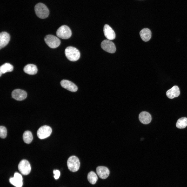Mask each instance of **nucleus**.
I'll list each match as a JSON object with an SVG mask.
<instances>
[{
    "label": "nucleus",
    "instance_id": "f257e3e1",
    "mask_svg": "<svg viewBox=\"0 0 187 187\" xmlns=\"http://www.w3.org/2000/svg\"><path fill=\"white\" fill-rule=\"evenodd\" d=\"M65 55L67 58L72 61H75L79 58L80 54L76 48L70 46L67 47L65 50Z\"/></svg>",
    "mask_w": 187,
    "mask_h": 187
},
{
    "label": "nucleus",
    "instance_id": "f03ea898",
    "mask_svg": "<svg viewBox=\"0 0 187 187\" xmlns=\"http://www.w3.org/2000/svg\"><path fill=\"white\" fill-rule=\"evenodd\" d=\"M35 13L37 16L42 19L47 17L49 14V10L47 6L44 4L39 3L35 7Z\"/></svg>",
    "mask_w": 187,
    "mask_h": 187
},
{
    "label": "nucleus",
    "instance_id": "7ed1b4c3",
    "mask_svg": "<svg viewBox=\"0 0 187 187\" xmlns=\"http://www.w3.org/2000/svg\"><path fill=\"white\" fill-rule=\"evenodd\" d=\"M67 165L68 169L70 171H77L79 169L80 165L79 159L75 156H71L68 159Z\"/></svg>",
    "mask_w": 187,
    "mask_h": 187
},
{
    "label": "nucleus",
    "instance_id": "20e7f679",
    "mask_svg": "<svg viewBox=\"0 0 187 187\" xmlns=\"http://www.w3.org/2000/svg\"><path fill=\"white\" fill-rule=\"evenodd\" d=\"M56 34L59 37L64 39H68L71 36L72 32L70 28L67 26L63 25L57 30Z\"/></svg>",
    "mask_w": 187,
    "mask_h": 187
},
{
    "label": "nucleus",
    "instance_id": "39448f33",
    "mask_svg": "<svg viewBox=\"0 0 187 187\" xmlns=\"http://www.w3.org/2000/svg\"><path fill=\"white\" fill-rule=\"evenodd\" d=\"M44 41L50 47L55 48L58 47L61 43L60 39L56 36L51 35H46L44 38Z\"/></svg>",
    "mask_w": 187,
    "mask_h": 187
},
{
    "label": "nucleus",
    "instance_id": "423d86ee",
    "mask_svg": "<svg viewBox=\"0 0 187 187\" xmlns=\"http://www.w3.org/2000/svg\"><path fill=\"white\" fill-rule=\"evenodd\" d=\"M52 131L51 128L47 125H44L41 127L38 130L37 135L39 138L42 139L49 137Z\"/></svg>",
    "mask_w": 187,
    "mask_h": 187
},
{
    "label": "nucleus",
    "instance_id": "0eeeda50",
    "mask_svg": "<svg viewBox=\"0 0 187 187\" xmlns=\"http://www.w3.org/2000/svg\"><path fill=\"white\" fill-rule=\"evenodd\" d=\"M101 46L103 49L110 53H115L116 50L114 44L110 40L108 39L103 41L101 43Z\"/></svg>",
    "mask_w": 187,
    "mask_h": 187
},
{
    "label": "nucleus",
    "instance_id": "6e6552de",
    "mask_svg": "<svg viewBox=\"0 0 187 187\" xmlns=\"http://www.w3.org/2000/svg\"><path fill=\"white\" fill-rule=\"evenodd\" d=\"M19 171L23 175H26L28 174L31 170L30 164L28 161L23 159L21 161L18 166Z\"/></svg>",
    "mask_w": 187,
    "mask_h": 187
},
{
    "label": "nucleus",
    "instance_id": "1a4fd4ad",
    "mask_svg": "<svg viewBox=\"0 0 187 187\" xmlns=\"http://www.w3.org/2000/svg\"><path fill=\"white\" fill-rule=\"evenodd\" d=\"M23 178L22 175L17 172L15 173L13 177L9 179L10 182L16 187H21L23 185Z\"/></svg>",
    "mask_w": 187,
    "mask_h": 187
},
{
    "label": "nucleus",
    "instance_id": "9d476101",
    "mask_svg": "<svg viewBox=\"0 0 187 187\" xmlns=\"http://www.w3.org/2000/svg\"><path fill=\"white\" fill-rule=\"evenodd\" d=\"M12 96L14 99L19 101L24 99L26 97L27 93L25 91L20 89L14 90L12 92Z\"/></svg>",
    "mask_w": 187,
    "mask_h": 187
},
{
    "label": "nucleus",
    "instance_id": "9b49d317",
    "mask_svg": "<svg viewBox=\"0 0 187 187\" xmlns=\"http://www.w3.org/2000/svg\"><path fill=\"white\" fill-rule=\"evenodd\" d=\"M61 84L63 87L70 91L75 92L77 90V86L69 81L63 80L61 81Z\"/></svg>",
    "mask_w": 187,
    "mask_h": 187
},
{
    "label": "nucleus",
    "instance_id": "f8f14e48",
    "mask_svg": "<svg viewBox=\"0 0 187 187\" xmlns=\"http://www.w3.org/2000/svg\"><path fill=\"white\" fill-rule=\"evenodd\" d=\"M103 32L105 37L110 40L115 39L116 35L112 29L108 25L105 24L104 27Z\"/></svg>",
    "mask_w": 187,
    "mask_h": 187
},
{
    "label": "nucleus",
    "instance_id": "ddd939ff",
    "mask_svg": "<svg viewBox=\"0 0 187 187\" xmlns=\"http://www.w3.org/2000/svg\"><path fill=\"white\" fill-rule=\"evenodd\" d=\"M97 173L99 177L102 179L107 178L110 173L108 168L104 166H98L96 169Z\"/></svg>",
    "mask_w": 187,
    "mask_h": 187
},
{
    "label": "nucleus",
    "instance_id": "4468645a",
    "mask_svg": "<svg viewBox=\"0 0 187 187\" xmlns=\"http://www.w3.org/2000/svg\"><path fill=\"white\" fill-rule=\"evenodd\" d=\"M9 34L6 32H2L0 34V49L4 47L8 43L10 40Z\"/></svg>",
    "mask_w": 187,
    "mask_h": 187
},
{
    "label": "nucleus",
    "instance_id": "2eb2a0df",
    "mask_svg": "<svg viewBox=\"0 0 187 187\" xmlns=\"http://www.w3.org/2000/svg\"><path fill=\"white\" fill-rule=\"evenodd\" d=\"M139 119L142 123L148 124L151 122L152 118L151 115L149 112L146 111H143L139 114Z\"/></svg>",
    "mask_w": 187,
    "mask_h": 187
},
{
    "label": "nucleus",
    "instance_id": "dca6fc26",
    "mask_svg": "<svg viewBox=\"0 0 187 187\" xmlns=\"http://www.w3.org/2000/svg\"><path fill=\"white\" fill-rule=\"evenodd\" d=\"M180 93L178 87L176 85H175L166 91V95L169 98L172 99L178 96Z\"/></svg>",
    "mask_w": 187,
    "mask_h": 187
},
{
    "label": "nucleus",
    "instance_id": "f3484780",
    "mask_svg": "<svg viewBox=\"0 0 187 187\" xmlns=\"http://www.w3.org/2000/svg\"><path fill=\"white\" fill-rule=\"evenodd\" d=\"M139 34L141 38L145 42L148 41L151 36V31L147 28H144L140 32Z\"/></svg>",
    "mask_w": 187,
    "mask_h": 187
},
{
    "label": "nucleus",
    "instance_id": "a211bd4d",
    "mask_svg": "<svg viewBox=\"0 0 187 187\" xmlns=\"http://www.w3.org/2000/svg\"><path fill=\"white\" fill-rule=\"evenodd\" d=\"M24 72L29 75H34L36 74L37 72V66L33 64H28L24 68Z\"/></svg>",
    "mask_w": 187,
    "mask_h": 187
},
{
    "label": "nucleus",
    "instance_id": "6ab92c4d",
    "mask_svg": "<svg viewBox=\"0 0 187 187\" xmlns=\"http://www.w3.org/2000/svg\"><path fill=\"white\" fill-rule=\"evenodd\" d=\"M13 69V66L9 63H6L2 65L0 67V76L2 74L8 72L12 71Z\"/></svg>",
    "mask_w": 187,
    "mask_h": 187
},
{
    "label": "nucleus",
    "instance_id": "aec40b11",
    "mask_svg": "<svg viewBox=\"0 0 187 187\" xmlns=\"http://www.w3.org/2000/svg\"><path fill=\"white\" fill-rule=\"evenodd\" d=\"M23 138L24 142L27 144L30 143L32 141L33 137L31 132L29 131H25L23 135Z\"/></svg>",
    "mask_w": 187,
    "mask_h": 187
},
{
    "label": "nucleus",
    "instance_id": "412c9836",
    "mask_svg": "<svg viewBox=\"0 0 187 187\" xmlns=\"http://www.w3.org/2000/svg\"><path fill=\"white\" fill-rule=\"evenodd\" d=\"M187 125V118L182 117L177 121L176 124L177 127L179 129H183Z\"/></svg>",
    "mask_w": 187,
    "mask_h": 187
},
{
    "label": "nucleus",
    "instance_id": "4be33fe9",
    "mask_svg": "<svg viewBox=\"0 0 187 187\" xmlns=\"http://www.w3.org/2000/svg\"><path fill=\"white\" fill-rule=\"evenodd\" d=\"M87 178L89 182L91 184H95L98 179L97 175L94 172L91 171L88 173Z\"/></svg>",
    "mask_w": 187,
    "mask_h": 187
},
{
    "label": "nucleus",
    "instance_id": "5701e85b",
    "mask_svg": "<svg viewBox=\"0 0 187 187\" xmlns=\"http://www.w3.org/2000/svg\"><path fill=\"white\" fill-rule=\"evenodd\" d=\"M7 135V130L6 128L3 126L0 127V136L2 138H5Z\"/></svg>",
    "mask_w": 187,
    "mask_h": 187
},
{
    "label": "nucleus",
    "instance_id": "b1692460",
    "mask_svg": "<svg viewBox=\"0 0 187 187\" xmlns=\"http://www.w3.org/2000/svg\"><path fill=\"white\" fill-rule=\"evenodd\" d=\"M53 172L55 175L54 176V177L55 179H58L60 175V171L57 170H54L53 171Z\"/></svg>",
    "mask_w": 187,
    "mask_h": 187
}]
</instances>
